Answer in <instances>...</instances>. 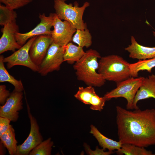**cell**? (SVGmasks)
<instances>
[{
  "label": "cell",
  "instance_id": "obj_29",
  "mask_svg": "<svg viewBox=\"0 0 155 155\" xmlns=\"http://www.w3.org/2000/svg\"><path fill=\"white\" fill-rule=\"evenodd\" d=\"M11 121L7 118L0 117V136L8 129Z\"/></svg>",
  "mask_w": 155,
  "mask_h": 155
},
{
  "label": "cell",
  "instance_id": "obj_10",
  "mask_svg": "<svg viewBox=\"0 0 155 155\" xmlns=\"http://www.w3.org/2000/svg\"><path fill=\"white\" fill-rule=\"evenodd\" d=\"M23 93L14 90L11 93L6 102L0 106V117L15 122L19 117V112L23 108Z\"/></svg>",
  "mask_w": 155,
  "mask_h": 155
},
{
  "label": "cell",
  "instance_id": "obj_19",
  "mask_svg": "<svg viewBox=\"0 0 155 155\" xmlns=\"http://www.w3.org/2000/svg\"><path fill=\"white\" fill-rule=\"evenodd\" d=\"M1 142L7 149L10 155H16L18 142L15 138V131L12 125H10L8 129L0 136Z\"/></svg>",
  "mask_w": 155,
  "mask_h": 155
},
{
  "label": "cell",
  "instance_id": "obj_3",
  "mask_svg": "<svg viewBox=\"0 0 155 155\" xmlns=\"http://www.w3.org/2000/svg\"><path fill=\"white\" fill-rule=\"evenodd\" d=\"M98 63V72L106 81L117 84L131 77L130 63L120 56L111 55L101 57Z\"/></svg>",
  "mask_w": 155,
  "mask_h": 155
},
{
  "label": "cell",
  "instance_id": "obj_6",
  "mask_svg": "<svg viewBox=\"0 0 155 155\" xmlns=\"http://www.w3.org/2000/svg\"><path fill=\"white\" fill-rule=\"evenodd\" d=\"M64 46L53 42L49 47L46 54L40 64L38 66V72L43 76L49 73L59 70L64 62Z\"/></svg>",
  "mask_w": 155,
  "mask_h": 155
},
{
  "label": "cell",
  "instance_id": "obj_15",
  "mask_svg": "<svg viewBox=\"0 0 155 155\" xmlns=\"http://www.w3.org/2000/svg\"><path fill=\"white\" fill-rule=\"evenodd\" d=\"M131 44L125 48L132 59L144 60L155 57V47L144 46L139 44L133 36L131 38Z\"/></svg>",
  "mask_w": 155,
  "mask_h": 155
},
{
  "label": "cell",
  "instance_id": "obj_23",
  "mask_svg": "<svg viewBox=\"0 0 155 155\" xmlns=\"http://www.w3.org/2000/svg\"><path fill=\"white\" fill-rule=\"evenodd\" d=\"M72 41L78 45L88 48L92 44V37L89 30L77 29L73 36Z\"/></svg>",
  "mask_w": 155,
  "mask_h": 155
},
{
  "label": "cell",
  "instance_id": "obj_21",
  "mask_svg": "<svg viewBox=\"0 0 155 155\" xmlns=\"http://www.w3.org/2000/svg\"><path fill=\"white\" fill-rule=\"evenodd\" d=\"M129 67L132 77H138V73L141 71H146L150 73L152 69L155 67V57L130 63Z\"/></svg>",
  "mask_w": 155,
  "mask_h": 155
},
{
  "label": "cell",
  "instance_id": "obj_4",
  "mask_svg": "<svg viewBox=\"0 0 155 155\" xmlns=\"http://www.w3.org/2000/svg\"><path fill=\"white\" fill-rule=\"evenodd\" d=\"M66 0H54V7L55 13L61 20L70 23L76 29L84 30L87 28L86 23L83 20V16L86 9L89 6L90 3L85 2L81 7H79L76 1L74 5L67 4Z\"/></svg>",
  "mask_w": 155,
  "mask_h": 155
},
{
  "label": "cell",
  "instance_id": "obj_26",
  "mask_svg": "<svg viewBox=\"0 0 155 155\" xmlns=\"http://www.w3.org/2000/svg\"><path fill=\"white\" fill-rule=\"evenodd\" d=\"M33 0H0L9 8L14 10L24 6L32 1Z\"/></svg>",
  "mask_w": 155,
  "mask_h": 155
},
{
  "label": "cell",
  "instance_id": "obj_28",
  "mask_svg": "<svg viewBox=\"0 0 155 155\" xmlns=\"http://www.w3.org/2000/svg\"><path fill=\"white\" fill-rule=\"evenodd\" d=\"M10 94L9 91L6 89L5 85H0V103L3 105L6 102L7 99L9 96Z\"/></svg>",
  "mask_w": 155,
  "mask_h": 155
},
{
  "label": "cell",
  "instance_id": "obj_2",
  "mask_svg": "<svg viewBox=\"0 0 155 155\" xmlns=\"http://www.w3.org/2000/svg\"><path fill=\"white\" fill-rule=\"evenodd\" d=\"M101 56L96 50L90 49L85 52L84 56L73 65L77 79L87 86L101 87L106 80L98 72V59Z\"/></svg>",
  "mask_w": 155,
  "mask_h": 155
},
{
  "label": "cell",
  "instance_id": "obj_27",
  "mask_svg": "<svg viewBox=\"0 0 155 155\" xmlns=\"http://www.w3.org/2000/svg\"><path fill=\"white\" fill-rule=\"evenodd\" d=\"M84 146L86 153L90 155H110L114 153L113 151H105L104 149H100L98 146L96 147L95 150H92L90 149L89 146L86 143H84Z\"/></svg>",
  "mask_w": 155,
  "mask_h": 155
},
{
  "label": "cell",
  "instance_id": "obj_24",
  "mask_svg": "<svg viewBox=\"0 0 155 155\" xmlns=\"http://www.w3.org/2000/svg\"><path fill=\"white\" fill-rule=\"evenodd\" d=\"M49 137L42 141L32 150L29 155H50L54 143Z\"/></svg>",
  "mask_w": 155,
  "mask_h": 155
},
{
  "label": "cell",
  "instance_id": "obj_16",
  "mask_svg": "<svg viewBox=\"0 0 155 155\" xmlns=\"http://www.w3.org/2000/svg\"><path fill=\"white\" fill-rule=\"evenodd\" d=\"M150 98L155 99V75L152 74L144 78L142 83L137 91L133 102V109L139 108V101Z\"/></svg>",
  "mask_w": 155,
  "mask_h": 155
},
{
  "label": "cell",
  "instance_id": "obj_12",
  "mask_svg": "<svg viewBox=\"0 0 155 155\" xmlns=\"http://www.w3.org/2000/svg\"><path fill=\"white\" fill-rule=\"evenodd\" d=\"M75 97L86 104L90 105L92 110L101 111L103 109L107 100L104 97H100L96 93L94 87L87 86L80 87Z\"/></svg>",
  "mask_w": 155,
  "mask_h": 155
},
{
  "label": "cell",
  "instance_id": "obj_14",
  "mask_svg": "<svg viewBox=\"0 0 155 155\" xmlns=\"http://www.w3.org/2000/svg\"><path fill=\"white\" fill-rule=\"evenodd\" d=\"M53 42L51 35H42L36 36L29 51L30 57L34 64L38 66L40 64Z\"/></svg>",
  "mask_w": 155,
  "mask_h": 155
},
{
  "label": "cell",
  "instance_id": "obj_8",
  "mask_svg": "<svg viewBox=\"0 0 155 155\" xmlns=\"http://www.w3.org/2000/svg\"><path fill=\"white\" fill-rule=\"evenodd\" d=\"M55 13H51L46 16L44 13L39 15L40 22L34 28L25 33L19 32L16 33V38L17 42L22 46L29 39L34 37L42 35L51 36V27L53 26V22Z\"/></svg>",
  "mask_w": 155,
  "mask_h": 155
},
{
  "label": "cell",
  "instance_id": "obj_9",
  "mask_svg": "<svg viewBox=\"0 0 155 155\" xmlns=\"http://www.w3.org/2000/svg\"><path fill=\"white\" fill-rule=\"evenodd\" d=\"M53 27L54 29L52 31L51 36L53 42L62 46L72 41L73 34L77 30L69 22L62 21L55 13Z\"/></svg>",
  "mask_w": 155,
  "mask_h": 155
},
{
  "label": "cell",
  "instance_id": "obj_1",
  "mask_svg": "<svg viewBox=\"0 0 155 155\" xmlns=\"http://www.w3.org/2000/svg\"><path fill=\"white\" fill-rule=\"evenodd\" d=\"M119 141L146 148L155 145V109L129 111L116 107Z\"/></svg>",
  "mask_w": 155,
  "mask_h": 155
},
{
  "label": "cell",
  "instance_id": "obj_30",
  "mask_svg": "<svg viewBox=\"0 0 155 155\" xmlns=\"http://www.w3.org/2000/svg\"><path fill=\"white\" fill-rule=\"evenodd\" d=\"M152 33L153 36L155 37V31H153Z\"/></svg>",
  "mask_w": 155,
  "mask_h": 155
},
{
  "label": "cell",
  "instance_id": "obj_22",
  "mask_svg": "<svg viewBox=\"0 0 155 155\" xmlns=\"http://www.w3.org/2000/svg\"><path fill=\"white\" fill-rule=\"evenodd\" d=\"M116 152L117 154L120 155H155V154L145 148L127 143L122 144L121 148Z\"/></svg>",
  "mask_w": 155,
  "mask_h": 155
},
{
  "label": "cell",
  "instance_id": "obj_7",
  "mask_svg": "<svg viewBox=\"0 0 155 155\" xmlns=\"http://www.w3.org/2000/svg\"><path fill=\"white\" fill-rule=\"evenodd\" d=\"M36 36L33 37L19 49L10 55L4 57L3 61L7 63V68L10 69L16 65L27 67L34 72H38V66L32 61L29 55L31 46Z\"/></svg>",
  "mask_w": 155,
  "mask_h": 155
},
{
  "label": "cell",
  "instance_id": "obj_17",
  "mask_svg": "<svg viewBox=\"0 0 155 155\" xmlns=\"http://www.w3.org/2000/svg\"><path fill=\"white\" fill-rule=\"evenodd\" d=\"M90 133L97 140L99 145L104 150L107 149L108 150L113 151L115 150H118L121 147L122 144L121 142L117 141L106 137L92 125L90 126Z\"/></svg>",
  "mask_w": 155,
  "mask_h": 155
},
{
  "label": "cell",
  "instance_id": "obj_13",
  "mask_svg": "<svg viewBox=\"0 0 155 155\" xmlns=\"http://www.w3.org/2000/svg\"><path fill=\"white\" fill-rule=\"evenodd\" d=\"M19 28L16 21L8 23L1 28L2 33L0 39V54L8 51H15L22 46L17 42L16 38V33L19 32Z\"/></svg>",
  "mask_w": 155,
  "mask_h": 155
},
{
  "label": "cell",
  "instance_id": "obj_25",
  "mask_svg": "<svg viewBox=\"0 0 155 155\" xmlns=\"http://www.w3.org/2000/svg\"><path fill=\"white\" fill-rule=\"evenodd\" d=\"M14 10L5 5L0 4V25L4 26L9 23L16 21L17 14Z\"/></svg>",
  "mask_w": 155,
  "mask_h": 155
},
{
  "label": "cell",
  "instance_id": "obj_20",
  "mask_svg": "<svg viewBox=\"0 0 155 155\" xmlns=\"http://www.w3.org/2000/svg\"><path fill=\"white\" fill-rule=\"evenodd\" d=\"M3 55L0 56V82H7L12 84L14 87V90L16 91L22 92L24 88L21 80H18L10 75L4 64Z\"/></svg>",
  "mask_w": 155,
  "mask_h": 155
},
{
  "label": "cell",
  "instance_id": "obj_11",
  "mask_svg": "<svg viewBox=\"0 0 155 155\" xmlns=\"http://www.w3.org/2000/svg\"><path fill=\"white\" fill-rule=\"evenodd\" d=\"M30 129L28 136L21 144L18 145L16 155H28L30 152L42 141L43 138L36 118L29 113Z\"/></svg>",
  "mask_w": 155,
  "mask_h": 155
},
{
  "label": "cell",
  "instance_id": "obj_5",
  "mask_svg": "<svg viewBox=\"0 0 155 155\" xmlns=\"http://www.w3.org/2000/svg\"><path fill=\"white\" fill-rule=\"evenodd\" d=\"M144 77H131L117 84V87L107 92L103 96L107 100L112 98L123 97L127 101L126 109H133V102L137 92Z\"/></svg>",
  "mask_w": 155,
  "mask_h": 155
},
{
  "label": "cell",
  "instance_id": "obj_18",
  "mask_svg": "<svg viewBox=\"0 0 155 155\" xmlns=\"http://www.w3.org/2000/svg\"><path fill=\"white\" fill-rule=\"evenodd\" d=\"M83 48L70 42L64 46V62L72 65L79 61L85 55Z\"/></svg>",
  "mask_w": 155,
  "mask_h": 155
}]
</instances>
